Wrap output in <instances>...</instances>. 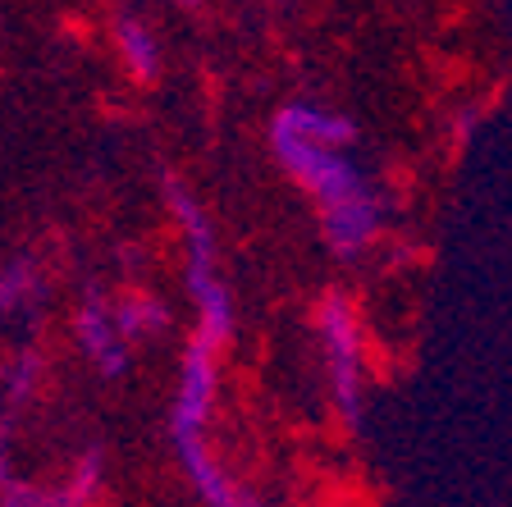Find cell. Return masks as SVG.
<instances>
[{"instance_id":"ba28073f","label":"cell","mask_w":512,"mask_h":507,"mask_svg":"<svg viewBox=\"0 0 512 507\" xmlns=\"http://www.w3.org/2000/svg\"><path fill=\"white\" fill-rule=\"evenodd\" d=\"M32 288H37V270H32L28 261H14L10 270L0 275V316L19 307L23 297H32Z\"/></svg>"},{"instance_id":"7a4b0ae2","label":"cell","mask_w":512,"mask_h":507,"mask_svg":"<svg viewBox=\"0 0 512 507\" xmlns=\"http://www.w3.org/2000/svg\"><path fill=\"white\" fill-rule=\"evenodd\" d=\"M224 338L197 329L192 343L183 348V366H179V389H174V412H170V444L179 453L183 476L192 480V489L202 494L206 507H252L243 494L234 489V480L224 476V466L211 457L206 448V425H211V407H215V361H220Z\"/></svg>"},{"instance_id":"9c48e42d","label":"cell","mask_w":512,"mask_h":507,"mask_svg":"<svg viewBox=\"0 0 512 507\" xmlns=\"http://www.w3.org/2000/svg\"><path fill=\"white\" fill-rule=\"evenodd\" d=\"M0 507H55V498L23 485V480H5V485H0Z\"/></svg>"},{"instance_id":"52a82bcc","label":"cell","mask_w":512,"mask_h":507,"mask_svg":"<svg viewBox=\"0 0 512 507\" xmlns=\"http://www.w3.org/2000/svg\"><path fill=\"white\" fill-rule=\"evenodd\" d=\"M96 485H101V453H83L74 466V476H69V489H64L60 498H55V507H83L87 498L96 494Z\"/></svg>"},{"instance_id":"277c9868","label":"cell","mask_w":512,"mask_h":507,"mask_svg":"<svg viewBox=\"0 0 512 507\" xmlns=\"http://www.w3.org/2000/svg\"><path fill=\"white\" fill-rule=\"evenodd\" d=\"M78 343L101 375H124L128 370V334L119 329V316L101 297H87L78 307Z\"/></svg>"},{"instance_id":"5b68a950","label":"cell","mask_w":512,"mask_h":507,"mask_svg":"<svg viewBox=\"0 0 512 507\" xmlns=\"http://www.w3.org/2000/svg\"><path fill=\"white\" fill-rule=\"evenodd\" d=\"M115 42H119V55H124L128 74L138 78V83H151L160 69V51H156V37L142 19H119L115 23Z\"/></svg>"},{"instance_id":"8fae6325","label":"cell","mask_w":512,"mask_h":507,"mask_svg":"<svg viewBox=\"0 0 512 507\" xmlns=\"http://www.w3.org/2000/svg\"><path fill=\"white\" fill-rule=\"evenodd\" d=\"M252 507H256V503H252Z\"/></svg>"},{"instance_id":"30bf717a","label":"cell","mask_w":512,"mask_h":507,"mask_svg":"<svg viewBox=\"0 0 512 507\" xmlns=\"http://www.w3.org/2000/svg\"><path fill=\"white\" fill-rule=\"evenodd\" d=\"M174 5H197V0H174Z\"/></svg>"},{"instance_id":"8992f818","label":"cell","mask_w":512,"mask_h":507,"mask_svg":"<svg viewBox=\"0 0 512 507\" xmlns=\"http://www.w3.org/2000/svg\"><path fill=\"white\" fill-rule=\"evenodd\" d=\"M115 316H119V329H124L128 338H151L165 329V307H160L151 293H128L115 307Z\"/></svg>"},{"instance_id":"3957f363","label":"cell","mask_w":512,"mask_h":507,"mask_svg":"<svg viewBox=\"0 0 512 507\" xmlns=\"http://www.w3.org/2000/svg\"><path fill=\"white\" fill-rule=\"evenodd\" d=\"M316 334L325 352V380H330L334 407L357 430L362 425V320L343 293H325L316 307Z\"/></svg>"},{"instance_id":"6da1fadb","label":"cell","mask_w":512,"mask_h":507,"mask_svg":"<svg viewBox=\"0 0 512 507\" xmlns=\"http://www.w3.org/2000/svg\"><path fill=\"white\" fill-rule=\"evenodd\" d=\"M270 147H275L279 165L298 179V188H307V197L320 206V229L325 243L339 256H357L375 243L380 233V192L371 188L362 165L348 160V147L316 138L293 106H284L270 124Z\"/></svg>"}]
</instances>
